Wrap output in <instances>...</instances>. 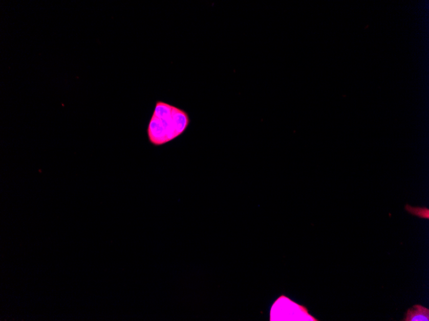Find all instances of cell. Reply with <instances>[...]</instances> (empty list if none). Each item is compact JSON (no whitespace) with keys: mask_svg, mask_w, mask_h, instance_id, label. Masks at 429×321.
<instances>
[{"mask_svg":"<svg viewBox=\"0 0 429 321\" xmlns=\"http://www.w3.org/2000/svg\"><path fill=\"white\" fill-rule=\"evenodd\" d=\"M405 209L409 213L420 217L421 218H429V211L428 209L418 208V207H413L410 205H406Z\"/></svg>","mask_w":429,"mask_h":321,"instance_id":"obj_3","label":"cell"},{"mask_svg":"<svg viewBox=\"0 0 429 321\" xmlns=\"http://www.w3.org/2000/svg\"><path fill=\"white\" fill-rule=\"evenodd\" d=\"M405 321H428L429 310L423 306L416 305L407 310Z\"/></svg>","mask_w":429,"mask_h":321,"instance_id":"obj_2","label":"cell"},{"mask_svg":"<svg viewBox=\"0 0 429 321\" xmlns=\"http://www.w3.org/2000/svg\"><path fill=\"white\" fill-rule=\"evenodd\" d=\"M190 123V117L185 110L157 101L148 125V141L155 146L165 145L185 133Z\"/></svg>","mask_w":429,"mask_h":321,"instance_id":"obj_1","label":"cell"}]
</instances>
